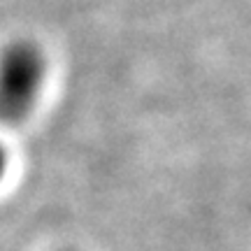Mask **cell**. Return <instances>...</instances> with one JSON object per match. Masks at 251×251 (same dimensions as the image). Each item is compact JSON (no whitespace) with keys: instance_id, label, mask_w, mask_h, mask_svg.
I'll use <instances>...</instances> for the list:
<instances>
[{"instance_id":"7a4b0ae2","label":"cell","mask_w":251,"mask_h":251,"mask_svg":"<svg viewBox=\"0 0 251 251\" xmlns=\"http://www.w3.org/2000/svg\"><path fill=\"white\" fill-rule=\"evenodd\" d=\"M5 165H7V158H5V149L0 147V177H2V172H5Z\"/></svg>"},{"instance_id":"6da1fadb","label":"cell","mask_w":251,"mask_h":251,"mask_svg":"<svg viewBox=\"0 0 251 251\" xmlns=\"http://www.w3.org/2000/svg\"><path fill=\"white\" fill-rule=\"evenodd\" d=\"M45 56L28 40H14L0 51V124L17 126L30 114L45 81Z\"/></svg>"}]
</instances>
